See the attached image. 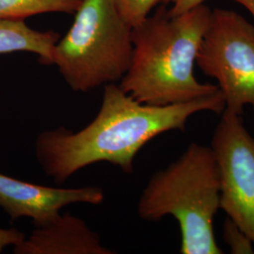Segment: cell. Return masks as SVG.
Returning a JSON list of instances; mask_svg holds the SVG:
<instances>
[{"label": "cell", "mask_w": 254, "mask_h": 254, "mask_svg": "<svg viewBox=\"0 0 254 254\" xmlns=\"http://www.w3.org/2000/svg\"><path fill=\"white\" fill-rule=\"evenodd\" d=\"M225 100L220 91L197 100L168 106L139 103L116 83L104 86L100 109L81 130L64 127L41 132L35 154L44 173L63 183L92 164L107 162L123 172H134L137 153L163 133L184 132L189 120L199 112L221 114Z\"/></svg>", "instance_id": "1"}, {"label": "cell", "mask_w": 254, "mask_h": 254, "mask_svg": "<svg viewBox=\"0 0 254 254\" xmlns=\"http://www.w3.org/2000/svg\"><path fill=\"white\" fill-rule=\"evenodd\" d=\"M211 11L203 4L173 15L162 6L133 27L132 59L120 87L152 106L186 103L217 92L218 86L200 83L194 74Z\"/></svg>", "instance_id": "2"}, {"label": "cell", "mask_w": 254, "mask_h": 254, "mask_svg": "<svg viewBox=\"0 0 254 254\" xmlns=\"http://www.w3.org/2000/svg\"><path fill=\"white\" fill-rule=\"evenodd\" d=\"M220 209L218 163L211 146L192 142L178 159L154 173L137 202L145 221L171 216L181 231L183 254H221L214 234Z\"/></svg>", "instance_id": "3"}, {"label": "cell", "mask_w": 254, "mask_h": 254, "mask_svg": "<svg viewBox=\"0 0 254 254\" xmlns=\"http://www.w3.org/2000/svg\"><path fill=\"white\" fill-rule=\"evenodd\" d=\"M132 28L112 0H82L52 64L75 92L121 81L132 59Z\"/></svg>", "instance_id": "4"}, {"label": "cell", "mask_w": 254, "mask_h": 254, "mask_svg": "<svg viewBox=\"0 0 254 254\" xmlns=\"http://www.w3.org/2000/svg\"><path fill=\"white\" fill-rule=\"evenodd\" d=\"M196 64L218 81L225 109L254 111V26L234 10L212 9Z\"/></svg>", "instance_id": "5"}, {"label": "cell", "mask_w": 254, "mask_h": 254, "mask_svg": "<svg viewBox=\"0 0 254 254\" xmlns=\"http://www.w3.org/2000/svg\"><path fill=\"white\" fill-rule=\"evenodd\" d=\"M220 115L211 143L219 173L220 209L254 244V136L241 115L228 109Z\"/></svg>", "instance_id": "6"}, {"label": "cell", "mask_w": 254, "mask_h": 254, "mask_svg": "<svg viewBox=\"0 0 254 254\" xmlns=\"http://www.w3.org/2000/svg\"><path fill=\"white\" fill-rule=\"evenodd\" d=\"M105 200L101 188L60 189L21 181L0 173V207L11 221L29 218L35 226L53 220L65 206L74 203L100 205Z\"/></svg>", "instance_id": "7"}, {"label": "cell", "mask_w": 254, "mask_h": 254, "mask_svg": "<svg viewBox=\"0 0 254 254\" xmlns=\"http://www.w3.org/2000/svg\"><path fill=\"white\" fill-rule=\"evenodd\" d=\"M80 218L60 214L14 247L16 254H113Z\"/></svg>", "instance_id": "8"}, {"label": "cell", "mask_w": 254, "mask_h": 254, "mask_svg": "<svg viewBox=\"0 0 254 254\" xmlns=\"http://www.w3.org/2000/svg\"><path fill=\"white\" fill-rule=\"evenodd\" d=\"M59 40L60 34L55 31L33 29L24 20L0 19V55L29 52L38 55L41 64L52 65Z\"/></svg>", "instance_id": "9"}, {"label": "cell", "mask_w": 254, "mask_h": 254, "mask_svg": "<svg viewBox=\"0 0 254 254\" xmlns=\"http://www.w3.org/2000/svg\"><path fill=\"white\" fill-rule=\"evenodd\" d=\"M82 0H0V19L24 20L49 12L74 14Z\"/></svg>", "instance_id": "10"}, {"label": "cell", "mask_w": 254, "mask_h": 254, "mask_svg": "<svg viewBox=\"0 0 254 254\" xmlns=\"http://www.w3.org/2000/svg\"><path fill=\"white\" fill-rule=\"evenodd\" d=\"M121 16L132 27L141 24L163 0H112Z\"/></svg>", "instance_id": "11"}, {"label": "cell", "mask_w": 254, "mask_h": 254, "mask_svg": "<svg viewBox=\"0 0 254 254\" xmlns=\"http://www.w3.org/2000/svg\"><path fill=\"white\" fill-rule=\"evenodd\" d=\"M223 239L232 254H254L253 240L231 218H226L223 224Z\"/></svg>", "instance_id": "12"}, {"label": "cell", "mask_w": 254, "mask_h": 254, "mask_svg": "<svg viewBox=\"0 0 254 254\" xmlns=\"http://www.w3.org/2000/svg\"><path fill=\"white\" fill-rule=\"evenodd\" d=\"M206 0H163L164 4L170 5V12L173 15H178L203 5Z\"/></svg>", "instance_id": "13"}, {"label": "cell", "mask_w": 254, "mask_h": 254, "mask_svg": "<svg viewBox=\"0 0 254 254\" xmlns=\"http://www.w3.org/2000/svg\"><path fill=\"white\" fill-rule=\"evenodd\" d=\"M26 238L25 235L18 230L0 228V253L8 246H17Z\"/></svg>", "instance_id": "14"}, {"label": "cell", "mask_w": 254, "mask_h": 254, "mask_svg": "<svg viewBox=\"0 0 254 254\" xmlns=\"http://www.w3.org/2000/svg\"><path fill=\"white\" fill-rule=\"evenodd\" d=\"M248 9L254 18V0H233Z\"/></svg>", "instance_id": "15"}]
</instances>
